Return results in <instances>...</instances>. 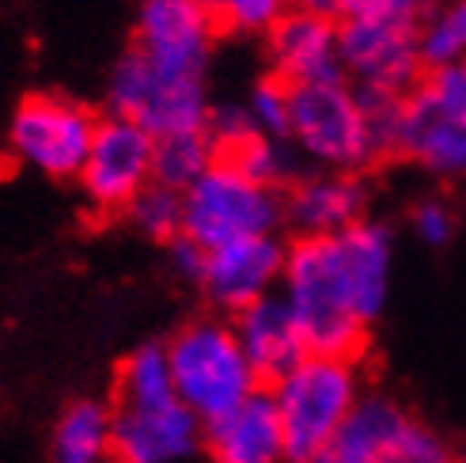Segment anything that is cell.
<instances>
[{
    "mask_svg": "<svg viewBox=\"0 0 466 463\" xmlns=\"http://www.w3.org/2000/svg\"><path fill=\"white\" fill-rule=\"evenodd\" d=\"M171 368L175 399L194 414L201 426L224 418L228 410L262 391L258 373L250 368L239 338L224 315H198L163 342Z\"/></svg>",
    "mask_w": 466,
    "mask_h": 463,
    "instance_id": "7a4b0ae2",
    "label": "cell"
},
{
    "mask_svg": "<svg viewBox=\"0 0 466 463\" xmlns=\"http://www.w3.org/2000/svg\"><path fill=\"white\" fill-rule=\"evenodd\" d=\"M425 8L429 0H341L338 19H376V23H410V27H417Z\"/></svg>",
    "mask_w": 466,
    "mask_h": 463,
    "instance_id": "4dcf8cb0",
    "label": "cell"
},
{
    "mask_svg": "<svg viewBox=\"0 0 466 463\" xmlns=\"http://www.w3.org/2000/svg\"><path fill=\"white\" fill-rule=\"evenodd\" d=\"M171 368L163 342H145L118 365V380H114V403H159L171 399Z\"/></svg>",
    "mask_w": 466,
    "mask_h": 463,
    "instance_id": "7402d4cb",
    "label": "cell"
},
{
    "mask_svg": "<svg viewBox=\"0 0 466 463\" xmlns=\"http://www.w3.org/2000/svg\"><path fill=\"white\" fill-rule=\"evenodd\" d=\"M213 12L220 31L243 38H266L292 12V5L289 0H217Z\"/></svg>",
    "mask_w": 466,
    "mask_h": 463,
    "instance_id": "484cf974",
    "label": "cell"
},
{
    "mask_svg": "<svg viewBox=\"0 0 466 463\" xmlns=\"http://www.w3.org/2000/svg\"><path fill=\"white\" fill-rule=\"evenodd\" d=\"M341 77L357 91H394L410 96L421 80L417 27L376 19H338Z\"/></svg>",
    "mask_w": 466,
    "mask_h": 463,
    "instance_id": "30bf717a",
    "label": "cell"
},
{
    "mask_svg": "<svg viewBox=\"0 0 466 463\" xmlns=\"http://www.w3.org/2000/svg\"><path fill=\"white\" fill-rule=\"evenodd\" d=\"M156 137L126 118L103 114L91 149L76 171V187L96 213H126V205L152 182Z\"/></svg>",
    "mask_w": 466,
    "mask_h": 463,
    "instance_id": "9c48e42d",
    "label": "cell"
},
{
    "mask_svg": "<svg viewBox=\"0 0 466 463\" xmlns=\"http://www.w3.org/2000/svg\"><path fill=\"white\" fill-rule=\"evenodd\" d=\"M122 217L141 232L145 240L167 247L171 240L182 236V194L159 187V182H148V187L126 205Z\"/></svg>",
    "mask_w": 466,
    "mask_h": 463,
    "instance_id": "cb8c5ba5",
    "label": "cell"
},
{
    "mask_svg": "<svg viewBox=\"0 0 466 463\" xmlns=\"http://www.w3.org/2000/svg\"><path fill=\"white\" fill-rule=\"evenodd\" d=\"M311 463H368V459H360V456H353V452H345V448H338V445H330L326 452H319Z\"/></svg>",
    "mask_w": 466,
    "mask_h": 463,
    "instance_id": "836d02e7",
    "label": "cell"
},
{
    "mask_svg": "<svg viewBox=\"0 0 466 463\" xmlns=\"http://www.w3.org/2000/svg\"><path fill=\"white\" fill-rule=\"evenodd\" d=\"M402 159H413L436 179H462L466 182V129L429 122L410 107V126L402 141Z\"/></svg>",
    "mask_w": 466,
    "mask_h": 463,
    "instance_id": "ac0fdd59",
    "label": "cell"
},
{
    "mask_svg": "<svg viewBox=\"0 0 466 463\" xmlns=\"http://www.w3.org/2000/svg\"><path fill=\"white\" fill-rule=\"evenodd\" d=\"M110 463H186L201 452L205 426L175 396L159 403H110Z\"/></svg>",
    "mask_w": 466,
    "mask_h": 463,
    "instance_id": "8fae6325",
    "label": "cell"
},
{
    "mask_svg": "<svg viewBox=\"0 0 466 463\" xmlns=\"http://www.w3.org/2000/svg\"><path fill=\"white\" fill-rule=\"evenodd\" d=\"M220 159H231L247 179L262 182L269 190H281V194L308 171L304 159L289 145V137H266V133H254L250 141H243L236 152H228Z\"/></svg>",
    "mask_w": 466,
    "mask_h": 463,
    "instance_id": "44dd1931",
    "label": "cell"
},
{
    "mask_svg": "<svg viewBox=\"0 0 466 463\" xmlns=\"http://www.w3.org/2000/svg\"><path fill=\"white\" fill-rule=\"evenodd\" d=\"M394 273L390 224L364 217L341 236H292L281 293L308 354L357 357L368 327L383 315Z\"/></svg>",
    "mask_w": 466,
    "mask_h": 463,
    "instance_id": "6da1fadb",
    "label": "cell"
},
{
    "mask_svg": "<svg viewBox=\"0 0 466 463\" xmlns=\"http://www.w3.org/2000/svg\"><path fill=\"white\" fill-rule=\"evenodd\" d=\"M296 12H311V15H330L338 19L341 15V0H289Z\"/></svg>",
    "mask_w": 466,
    "mask_h": 463,
    "instance_id": "d6a6232c",
    "label": "cell"
},
{
    "mask_svg": "<svg viewBox=\"0 0 466 463\" xmlns=\"http://www.w3.org/2000/svg\"><path fill=\"white\" fill-rule=\"evenodd\" d=\"M205 133L213 141L217 156H228L236 152L243 141L254 137V126L243 110V99H220V103H208V114H205Z\"/></svg>",
    "mask_w": 466,
    "mask_h": 463,
    "instance_id": "f1b7e54d",
    "label": "cell"
},
{
    "mask_svg": "<svg viewBox=\"0 0 466 463\" xmlns=\"http://www.w3.org/2000/svg\"><path fill=\"white\" fill-rule=\"evenodd\" d=\"M266 396L285 433V459L311 463L319 452L330 448L345 418L364 399V376L357 357L308 354L285 376H277Z\"/></svg>",
    "mask_w": 466,
    "mask_h": 463,
    "instance_id": "3957f363",
    "label": "cell"
},
{
    "mask_svg": "<svg viewBox=\"0 0 466 463\" xmlns=\"http://www.w3.org/2000/svg\"><path fill=\"white\" fill-rule=\"evenodd\" d=\"M208 103L213 99L205 80L163 73L137 50H126L106 77V114L141 126L156 141L171 133L205 129Z\"/></svg>",
    "mask_w": 466,
    "mask_h": 463,
    "instance_id": "8992f818",
    "label": "cell"
},
{
    "mask_svg": "<svg viewBox=\"0 0 466 463\" xmlns=\"http://www.w3.org/2000/svg\"><path fill=\"white\" fill-rule=\"evenodd\" d=\"M417 57L421 73L466 65V0H429L417 19Z\"/></svg>",
    "mask_w": 466,
    "mask_h": 463,
    "instance_id": "d6986e66",
    "label": "cell"
},
{
    "mask_svg": "<svg viewBox=\"0 0 466 463\" xmlns=\"http://www.w3.org/2000/svg\"><path fill=\"white\" fill-rule=\"evenodd\" d=\"M289 99H292L289 84H281L277 77L266 73V77L254 80L243 96V110H247L254 133L285 137L289 133Z\"/></svg>",
    "mask_w": 466,
    "mask_h": 463,
    "instance_id": "4316f807",
    "label": "cell"
},
{
    "mask_svg": "<svg viewBox=\"0 0 466 463\" xmlns=\"http://www.w3.org/2000/svg\"><path fill=\"white\" fill-rule=\"evenodd\" d=\"M220 38V23L208 0H141L133 15V46L156 68L205 80Z\"/></svg>",
    "mask_w": 466,
    "mask_h": 463,
    "instance_id": "ba28073f",
    "label": "cell"
},
{
    "mask_svg": "<svg viewBox=\"0 0 466 463\" xmlns=\"http://www.w3.org/2000/svg\"><path fill=\"white\" fill-rule=\"evenodd\" d=\"M114 410L103 399H73L54 422V463H110Z\"/></svg>",
    "mask_w": 466,
    "mask_h": 463,
    "instance_id": "e0dca14e",
    "label": "cell"
},
{
    "mask_svg": "<svg viewBox=\"0 0 466 463\" xmlns=\"http://www.w3.org/2000/svg\"><path fill=\"white\" fill-rule=\"evenodd\" d=\"M96 126L99 114L91 107L57 91H31L8 118V152L46 179H76Z\"/></svg>",
    "mask_w": 466,
    "mask_h": 463,
    "instance_id": "52a82bcc",
    "label": "cell"
},
{
    "mask_svg": "<svg viewBox=\"0 0 466 463\" xmlns=\"http://www.w3.org/2000/svg\"><path fill=\"white\" fill-rule=\"evenodd\" d=\"M228 323L239 338V350L247 354L250 368L258 373V380L273 384L277 376H285L292 365H299L308 357L304 334H299L281 293H269L262 300H254V304L236 312Z\"/></svg>",
    "mask_w": 466,
    "mask_h": 463,
    "instance_id": "9a60e30c",
    "label": "cell"
},
{
    "mask_svg": "<svg viewBox=\"0 0 466 463\" xmlns=\"http://www.w3.org/2000/svg\"><path fill=\"white\" fill-rule=\"evenodd\" d=\"M410 107L429 122L466 129V65L421 73L417 87L410 91Z\"/></svg>",
    "mask_w": 466,
    "mask_h": 463,
    "instance_id": "603a6c76",
    "label": "cell"
},
{
    "mask_svg": "<svg viewBox=\"0 0 466 463\" xmlns=\"http://www.w3.org/2000/svg\"><path fill=\"white\" fill-rule=\"evenodd\" d=\"M217 149L208 141L205 129L194 133H171L156 141V156H152V182L167 187L175 194H182L190 182H198L208 168L217 164Z\"/></svg>",
    "mask_w": 466,
    "mask_h": 463,
    "instance_id": "ffe728a7",
    "label": "cell"
},
{
    "mask_svg": "<svg viewBox=\"0 0 466 463\" xmlns=\"http://www.w3.org/2000/svg\"><path fill=\"white\" fill-rule=\"evenodd\" d=\"M262 42H266V73L289 87L345 80L338 57V19L330 15H311L292 8Z\"/></svg>",
    "mask_w": 466,
    "mask_h": 463,
    "instance_id": "4fadbf2b",
    "label": "cell"
},
{
    "mask_svg": "<svg viewBox=\"0 0 466 463\" xmlns=\"http://www.w3.org/2000/svg\"><path fill=\"white\" fill-rule=\"evenodd\" d=\"M285 228V194L247 179L231 159H217L182 190V236L201 251L236 240L277 236Z\"/></svg>",
    "mask_w": 466,
    "mask_h": 463,
    "instance_id": "5b68a950",
    "label": "cell"
},
{
    "mask_svg": "<svg viewBox=\"0 0 466 463\" xmlns=\"http://www.w3.org/2000/svg\"><path fill=\"white\" fill-rule=\"evenodd\" d=\"M201 452L208 463H289L285 433L266 391H254L247 403L208 422L201 433Z\"/></svg>",
    "mask_w": 466,
    "mask_h": 463,
    "instance_id": "2e32d148",
    "label": "cell"
},
{
    "mask_svg": "<svg viewBox=\"0 0 466 463\" xmlns=\"http://www.w3.org/2000/svg\"><path fill=\"white\" fill-rule=\"evenodd\" d=\"M167 262H171V270L182 277V282H194L198 285L201 266H205V251L198 243H190L186 236H178V240L167 243Z\"/></svg>",
    "mask_w": 466,
    "mask_h": 463,
    "instance_id": "1f68e13d",
    "label": "cell"
},
{
    "mask_svg": "<svg viewBox=\"0 0 466 463\" xmlns=\"http://www.w3.org/2000/svg\"><path fill=\"white\" fill-rule=\"evenodd\" d=\"M410 228L425 247H448L459 232V213L444 198H425L410 210Z\"/></svg>",
    "mask_w": 466,
    "mask_h": 463,
    "instance_id": "f546056e",
    "label": "cell"
},
{
    "mask_svg": "<svg viewBox=\"0 0 466 463\" xmlns=\"http://www.w3.org/2000/svg\"><path fill=\"white\" fill-rule=\"evenodd\" d=\"M208 5H217V0H208Z\"/></svg>",
    "mask_w": 466,
    "mask_h": 463,
    "instance_id": "d590c367",
    "label": "cell"
},
{
    "mask_svg": "<svg viewBox=\"0 0 466 463\" xmlns=\"http://www.w3.org/2000/svg\"><path fill=\"white\" fill-rule=\"evenodd\" d=\"M383 463H455V452L432 426H425L421 418L410 414L402 422V429L394 433Z\"/></svg>",
    "mask_w": 466,
    "mask_h": 463,
    "instance_id": "83f0119b",
    "label": "cell"
},
{
    "mask_svg": "<svg viewBox=\"0 0 466 463\" xmlns=\"http://www.w3.org/2000/svg\"><path fill=\"white\" fill-rule=\"evenodd\" d=\"M455 463H466V456H455Z\"/></svg>",
    "mask_w": 466,
    "mask_h": 463,
    "instance_id": "e575fe53",
    "label": "cell"
},
{
    "mask_svg": "<svg viewBox=\"0 0 466 463\" xmlns=\"http://www.w3.org/2000/svg\"><path fill=\"white\" fill-rule=\"evenodd\" d=\"M357 96H360L380 159L402 156L406 126H410V96H394V91H357Z\"/></svg>",
    "mask_w": 466,
    "mask_h": 463,
    "instance_id": "d4e9b609",
    "label": "cell"
},
{
    "mask_svg": "<svg viewBox=\"0 0 466 463\" xmlns=\"http://www.w3.org/2000/svg\"><path fill=\"white\" fill-rule=\"evenodd\" d=\"M285 251H289V240L281 232L277 236L236 240L217 251H205L198 289L208 296V304L220 315H236L247 304H254V300L281 289Z\"/></svg>",
    "mask_w": 466,
    "mask_h": 463,
    "instance_id": "7c38bea8",
    "label": "cell"
},
{
    "mask_svg": "<svg viewBox=\"0 0 466 463\" xmlns=\"http://www.w3.org/2000/svg\"><path fill=\"white\" fill-rule=\"evenodd\" d=\"M368 217V182L364 175L345 171H304L285 190V228L296 236H341Z\"/></svg>",
    "mask_w": 466,
    "mask_h": 463,
    "instance_id": "5bb4252c",
    "label": "cell"
},
{
    "mask_svg": "<svg viewBox=\"0 0 466 463\" xmlns=\"http://www.w3.org/2000/svg\"><path fill=\"white\" fill-rule=\"evenodd\" d=\"M289 145L311 171L364 175L380 164L376 141L364 118V107L353 84H304L289 87Z\"/></svg>",
    "mask_w": 466,
    "mask_h": 463,
    "instance_id": "277c9868",
    "label": "cell"
}]
</instances>
